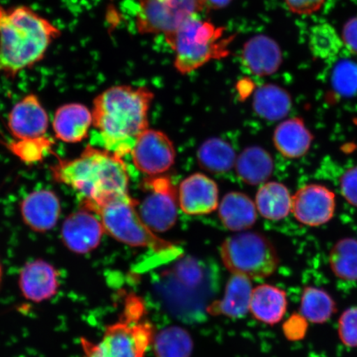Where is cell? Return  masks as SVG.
Segmentation results:
<instances>
[{
  "label": "cell",
  "mask_w": 357,
  "mask_h": 357,
  "mask_svg": "<svg viewBox=\"0 0 357 357\" xmlns=\"http://www.w3.org/2000/svg\"><path fill=\"white\" fill-rule=\"evenodd\" d=\"M154 93L146 87L115 86L93 102L96 144L123 158L131 153L137 138L149 129V112Z\"/></svg>",
  "instance_id": "obj_1"
},
{
  "label": "cell",
  "mask_w": 357,
  "mask_h": 357,
  "mask_svg": "<svg viewBox=\"0 0 357 357\" xmlns=\"http://www.w3.org/2000/svg\"><path fill=\"white\" fill-rule=\"evenodd\" d=\"M52 173L55 181L77 192L82 208L89 212L128 195V173L122 158L95 146L89 145L77 158L58 160Z\"/></svg>",
  "instance_id": "obj_2"
},
{
  "label": "cell",
  "mask_w": 357,
  "mask_h": 357,
  "mask_svg": "<svg viewBox=\"0 0 357 357\" xmlns=\"http://www.w3.org/2000/svg\"><path fill=\"white\" fill-rule=\"evenodd\" d=\"M61 30L32 8L0 6V77L15 79L46 56Z\"/></svg>",
  "instance_id": "obj_3"
},
{
  "label": "cell",
  "mask_w": 357,
  "mask_h": 357,
  "mask_svg": "<svg viewBox=\"0 0 357 357\" xmlns=\"http://www.w3.org/2000/svg\"><path fill=\"white\" fill-rule=\"evenodd\" d=\"M146 311L141 298L128 296L121 317L106 328L100 342L82 338L83 357H146L155 335Z\"/></svg>",
  "instance_id": "obj_4"
},
{
  "label": "cell",
  "mask_w": 357,
  "mask_h": 357,
  "mask_svg": "<svg viewBox=\"0 0 357 357\" xmlns=\"http://www.w3.org/2000/svg\"><path fill=\"white\" fill-rule=\"evenodd\" d=\"M225 30L194 15L173 32L165 35L169 46L175 52L174 66L178 73L188 75L209 61L229 56V47L234 36L225 37Z\"/></svg>",
  "instance_id": "obj_5"
},
{
  "label": "cell",
  "mask_w": 357,
  "mask_h": 357,
  "mask_svg": "<svg viewBox=\"0 0 357 357\" xmlns=\"http://www.w3.org/2000/svg\"><path fill=\"white\" fill-rule=\"evenodd\" d=\"M137 204L128 195L109 201L93 213L100 218L105 233L120 243L149 248L158 254L178 255L176 245L160 238L145 225L136 211Z\"/></svg>",
  "instance_id": "obj_6"
},
{
  "label": "cell",
  "mask_w": 357,
  "mask_h": 357,
  "mask_svg": "<svg viewBox=\"0 0 357 357\" xmlns=\"http://www.w3.org/2000/svg\"><path fill=\"white\" fill-rule=\"evenodd\" d=\"M220 256L231 275H243L252 280L269 278L279 266L274 245L265 236L254 231L227 238L221 245Z\"/></svg>",
  "instance_id": "obj_7"
},
{
  "label": "cell",
  "mask_w": 357,
  "mask_h": 357,
  "mask_svg": "<svg viewBox=\"0 0 357 357\" xmlns=\"http://www.w3.org/2000/svg\"><path fill=\"white\" fill-rule=\"evenodd\" d=\"M137 32L144 35L173 32L187 17L206 10L204 0H138Z\"/></svg>",
  "instance_id": "obj_8"
},
{
  "label": "cell",
  "mask_w": 357,
  "mask_h": 357,
  "mask_svg": "<svg viewBox=\"0 0 357 357\" xmlns=\"http://www.w3.org/2000/svg\"><path fill=\"white\" fill-rule=\"evenodd\" d=\"M149 194L142 200L139 216L153 233H164L176 225L178 215L176 191L167 177L145 181Z\"/></svg>",
  "instance_id": "obj_9"
},
{
  "label": "cell",
  "mask_w": 357,
  "mask_h": 357,
  "mask_svg": "<svg viewBox=\"0 0 357 357\" xmlns=\"http://www.w3.org/2000/svg\"><path fill=\"white\" fill-rule=\"evenodd\" d=\"M136 167L149 176H158L168 171L176 160V150L166 134L146 129L137 138L131 151Z\"/></svg>",
  "instance_id": "obj_10"
},
{
  "label": "cell",
  "mask_w": 357,
  "mask_h": 357,
  "mask_svg": "<svg viewBox=\"0 0 357 357\" xmlns=\"http://www.w3.org/2000/svg\"><path fill=\"white\" fill-rule=\"evenodd\" d=\"M336 199L333 191L320 185L302 187L292 197V209L296 220L306 226L319 227L332 220Z\"/></svg>",
  "instance_id": "obj_11"
},
{
  "label": "cell",
  "mask_w": 357,
  "mask_h": 357,
  "mask_svg": "<svg viewBox=\"0 0 357 357\" xmlns=\"http://www.w3.org/2000/svg\"><path fill=\"white\" fill-rule=\"evenodd\" d=\"M48 124L47 111L34 93L22 98L8 115V128L13 137L22 141L42 139Z\"/></svg>",
  "instance_id": "obj_12"
},
{
  "label": "cell",
  "mask_w": 357,
  "mask_h": 357,
  "mask_svg": "<svg viewBox=\"0 0 357 357\" xmlns=\"http://www.w3.org/2000/svg\"><path fill=\"white\" fill-rule=\"evenodd\" d=\"M105 233L100 218L83 209L71 213L62 226L61 238L70 251L78 254L91 252L100 245Z\"/></svg>",
  "instance_id": "obj_13"
},
{
  "label": "cell",
  "mask_w": 357,
  "mask_h": 357,
  "mask_svg": "<svg viewBox=\"0 0 357 357\" xmlns=\"http://www.w3.org/2000/svg\"><path fill=\"white\" fill-rule=\"evenodd\" d=\"M178 202L182 211L190 215L211 213L218 206V185L207 176L194 174L181 182Z\"/></svg>",
  "instance_id": "obj_14"
},
{
  "label": "cell",
  "mask_w": 357,
  "mask_h": 357,
  "mask_svg": "<svg viewBox=\"0 0 357 357\" xmlns=\"http://www.w3.org/2000/svg\"><path fill=\"white\" fill-rule=\"evenodd\" d=\"M20 287L26 300L35 303L46 301L54 297L59 289V275L48 262L36 260L22 268Z\"/></svg>",
  "instance_id": "obj_15"
},
{
  "label": "cell",
  "mask_w": 357,
  "mask_h": 357,
  "mask_svg": "<svg viewBox=\"0 0 357 357\" xmlns=\"http://www.w3.org/2000/svg\"><path fill=\"white\" fill-rule=\"evenodd\" d=\"M61 203L54 192L34 191L22 200V220L31 229L46 233L56 225L61 215Z\"/></svg>",
  "instance_id": "obj_16"
},
{
  "label": "cell",
  "mask_w": 357,
  "mask_h": 357,
  "mask_svg": "<svg viewBox=\"0 0 357 357\" xmlns=\"http://www.w3.org/2000/svg\"><path fill=\"white\" fill-rule=\"evenodd\" d=\"M252 280L239 275H231L227 280L225 292L220 300L206 307L208 314L242 319L250 312L253 287Z\"/></svg>",
  "instance_id": "obj_17"
},
{
  "label": "cell",
  "mask_w": 357,
  "mask_h": 357,
  "mask_svg": "<svg viewBox=\"0 0 357 357\" xmlns=\"http://www.w3.org/2000/svg\"><path fill=\"white\" fill-rule=\"evenodd\" d=\"M242 59L250 73L258 77H266L280 69L283 58L275 40L266 35H257L244 44Z\"/></svg>",
  "instance_id": "obj_18"
},
{
  "label": "cell",
  "mask_w": 357,
  "mask_h": 357,
  "mask_svg": "<svg viewBox=\"0 0 357 357\" xmlns=\"http://www.w3.org/2000/svg\"><path fill=\"white\" fill-rule=\"evenodd\" d=\"M92 124V112L77 102L58 108L52 123L58 139L68 144H77L86 139Z\"/></svg>",
  "instance_id": "obj_19"
},
{
  "label": "cell",
  "mask_w": 357,
  "mask_h": 357,
  "mask_svg": "<svg viewBox=\"0 0 357 357\" xmlns=\"http://www.w3.org/2000/svg\"><path fill=\"white\" fill-rule=\"evenodd\" d=\"M288 298L284 290L263 284L253 289L250 312L254 318L267 325H275L287 311Z\"/></svg>",
  "instance_id": "obj_20"
},
{
  "label": "cell",
  "mask_w": 357,
  "mask_h": 357,
  "mask_svg": "<svg viewBox=\"0 0 357 357\" xmlns=\"http://www.w3.org/2000/svg\"><path fill=\"white\" fill-rule=\"evenodd\" d=\"M314 136L301 118L281 123L275 128L273 142L279 153L289 159H298L310 151Z\"/></svg>",
  "instance_id": "obj_21"
},
{
  "label": "cell",
  "mask_w": 357,
  "mask_h": 357,
  "mask_svg": "<svg viewBox=\"0 0 357 357\" xmlns=\"http://www.w3.org/2000/svg\"><path fill=\"white\" fill-rule=\"evenodd\" d=\"M218 214L222 225L234 231L251 229L257 218L256 204L241 192L227 194L220 203Z\"/></svg>",
  "instance_id": "obj_22"
},
{
  "label": "cell",
  "mask_w": 357,
  "mask_h": 357,
  "mask_svg": "<svg viewBox=\"0 0 357 357\" xmlns=\"http://www.w3.org/2000/svg\"><path fill=\"white\" fill-rule=\"evenodd\" d=\"M241 180L250 185L266 182L273 172L272 156L261 146H249L241 153L235 163Z\"/></svg>",
  "instance_id": "obj_23"
},
{
  "label": "cell",
  "mask_w": 357,
  "mask_h": 357,
  "mask_svg": "<svg viewBox=\"0 0 357 357\" xmlns=\"http://www.w3.org/2000/svg\"><path fill=\"white\" fill-rule=\"evenodd\" d=\"M252 107L261 118L268 121H278L289 114L292 100L289 92L273 84L258 88L254 93Z\"/></svg>",
  "instance_id": "obj_24"
},
{
  "label": "cell",
  "mask_w": 357,
  "mask_h": 357,
  "mask_svg": "<svg viewBox=\"0 0 357 357\" xmlns=\"http://www.w3.org/2000/svg\"><path fill=\"white\" fill-rule=\"evenodd\" d=\"M256 207L263 218L279 221L291 212L292 197L287 186L278 182H268L257 191Z\"/></svg>",
  "instance_id": "obj_25"
},
{
  "label": "cell",
  "mask_w": 357,
  "mask_h": 357,
  "mask_svg": "<svg viewBox=\"0 0 357 357\" xmlns=\"http://www.w3.org/2000/svg\"><path fill=\"white\" fill-rule=\"evenodd\" d=\"M200 167L213 174H222L235 166L233 147L220 138H211L200 146L197 153Z\"/></svg>",
  "instance_id": "obj_26"
},
{
  "label": "cell",
  "mask_w": 357,
  "mask_h": 357,
  "mask_svg": "<svg viewBox=\"0 0 357 357\" xmlns=\"http://www.w3.org/2000/svg\"><path fill=\"white\" fill-rule=\"evenodd\" d=\"M300 312L307 322L323 324L337 312V303L325 290L307 287L302 293Z\"/></svg>",
  "instance_id": "obj_27"
},
{
  "label": "cell",
  "mask_w": 357,
  "mask_h": 357,
  "mask_svg": "<svg viewBox=\"0 0 357 357\" xmlns=\"http://www.w3.org/2000/svg\"><path fill=\"white\" fill-rule=\"evenodd\" d=\"M153 346L155 357H190L194 342L185 329L172 326L155 333Z\"/></svg>",
  "instance_id": "obj_28"
},
{
  "label": "cell",
  "mask_w": 357,
  "mask_h": 357,
  "mask_svg": "<svg viewBox=\"0 0 357 357\" xmlns=\"http://www.w3.org/2000/svg\"><path fill=\"white\" fill-rule=\"evenodd\" d=\"M329 265L337 278L357 280V240L344 238L338 241L330 252Z\"/></svg>",
  "instance_id": "obj_29"
},
{
  "label": "cell",
  "mask_w": 357,
  "mask_h": 357,
  "mask_svg": "<svg viewBox=\"0 0 357 357\" xmlns=\"http://www.w3.org/2000/svg\"><path fill=\"white\" fill-rule=\"evenodd\" d=\"M310 50L321 59L336 57L342 47V41L331 25L321 24L314 26L310 34Z\"/></svg>",
  "instance_id": "obj_30"
},
{
  "label": "cell",
  "mask_w": 357,
  "mask_h": 357,
  "mask_svg": "<svg viewBox=\"0 0 357 357\" xmlns=\"http://www.w3.org/2000/svg\"><path fill=\"white\" fill-rule=\"evenodd\" d=\"M331 84L338 96L350 98L357 93V64L349 60H342L335 66Z\"/></svg>",
  "instance_id": "obj_31"
},
{
  "label": "cell",
  "mask_w": 357,
  "mask_h": 357,
  "mask_svg": "<svg viewBox=\"0 0 357 357\" xmlns=\"http://www.w3.org/2000/svg\"><path fill=\"white\" fill-rule=\"evenodd\" d=\"M337 333L343 345L357 347V307L342 312L338 320Z\"/></svg>",
  "instance_id": "obj_32"
},
{
  "label": "cell",
  "mask_w": 357,
  "mask_h": 357,
  "mask_svg": "<svg viewBox=\"0 0 357 357\" xmlns=\"http://www.w3.org/2000/svg\"><path fill=\"white\" fill-rule=\"evenodd\" d=\"M341 191L343 197L357 207V167L348 169L341 178Z\"/></svg>",
  "instance_id": "obj_33"
},
{
  "label": "cell",
  "mask_w": 357,
  "mask_h": 357,
  "mask_svg": "<svg viewBox=\"0 0 357 357\" xmlns=\"http://www.w3.org/2000/svg\"><path fill=\"white\" fill-rule=\"evenodd\" d=\"M325 0H285L289 10L298 15H310L320 10Z\"/></svg>",
  "instance_id": "obj_34"
},
{
  "label": "cell",
  "mask_w": 357,
  "mask_h": 357,
  "mask_svg": "<svg viewBox=\"0 0 357 357\" xmlns=\"http://www.w3.org/2000/svg\"><path fill=\"white\" fill-rule=\"evenodd\" d=\"M342 40L351 52L357 54V17L347 22L342 30Z\"/></svg>",
  "instance_id": "obj_35"
},
{
  "label": "cell",
  "mask_w": 357,
  "mask_h": 357,
  "mask_svg": "<svg viewBox=\"0 0 357 357\" xmlns=\"http://www.w3.org/2000/svg\"><path fill=\"white\" fill-rule=\"evenodd\" d=\"M204 1L206 10H216L229 6L233 0H204Z\"/></svg>",
  "instance_id": "obj_36"
},
{
  "label": "cell",
  "mask_w": 357,
  "mask_h": 357,
  "mask_svg": "<svg viewBox=\"0 0 357 357\" xmlns=\"http://www.w3.org/2000/svg\"><path fill=\"white\" fill-rule=\"evenodd\" d=\"M2 278H3V269H2L1 263H0V284H1Z\"/></svg>",
  "instance_id": "obj_37"
}]
</instances>
